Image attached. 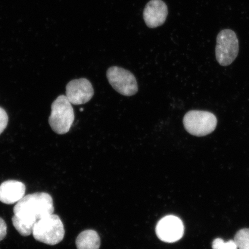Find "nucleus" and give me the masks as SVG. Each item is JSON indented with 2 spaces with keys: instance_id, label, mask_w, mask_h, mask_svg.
<instances>
[{
  "instance_id": "f03ea898",
  "label": "nucleus",
  "mask_w": 249,
  "mask_h": 249,
  "mask_svg": "<svg viewBox=\"0 0 249 249\" xmlns=\"http://www.w3.org/2000/svg\"><path fill=\"white\" fill-rule=\"evenodd\" d=\"M33 235L36 241L43 244L57 245L64 237L63 223L57 214H49L36 222L34 227Z\"/></svg>"
},
{
  "instance_id": "ddd939ff",
  "label": "nucleus",
  "mask_w": 249,
  "mask_h": 249,
  "mask_svg": "<svg viewBox=\"0 0 249 249\" xmlns=\"http://www.w3.org/2000/svg\"><path fill=\"white\" fill-rule=\"evenodd\" d=\"M213 249H237V245L234 241L225 242L222 239H214L213 243Z\"/></svg>"
},
{
  "instance_id": "2eb2a0df",
  "label": "nucleus",
  "mask_w": 249,
  "mask_h": 249,
  "mask_svg": "<svg viewBox=\"0 0 249 249\" xmlns=\"http://www.w3.org/2000/svg\"><path fill=\"white\" fill-rule=\"evenodd\" d=\"M7 233V226L5 221L0 217V241L5 238Z\"/></svg>"
},
{
  "instance_id": "9d476101",
  "label": "nucleus",
  "mask_w": 249,
  "mask_h": 249,
  "mask_svg": "<svg viewBox=\"0 0 249 249\" xmlns=\"http://www.w3.org/2000/svg\"><path fill=\"white\" fill-rule=\"evenodd\" d=\"M26 186L23 182L8 180L0 185V201L6 204L17 203L25 196Z\"/></svg>"
},
{
  "instance_id": "4468645a",
  "label": "nucleus",
  "mask_w": 249,
  "mask_h": 249,
  "mask_svg": "<svg viewBox=\"0 0 249 249\" xmlns=\"http://www.w3.org/2000/svg\"><path fill=\"white\" fill-rule=\"evenodd\" d=\"M8 123V116L4 109L0 107V135L4 132Z\"/></svg>"
},
{
  "instance_id": "0eeeda50",
  "label": "nucleus",
  "mask_w": 249,
  "mask_h": 249,
  "mask_svg": "<svg viewBox=\"0 0 249 249\" xmlns=\"http://www.w3.org/2000/svg\"><path fill=\"white\" fill-rule=\"evenodd\" d=\"M156 233L161 241L176 242L182 238L184 233V226L179 217L168 215L158 222L156 227Z\"/></svg>"
},
{
  "instance_id": "1a4fd4ad",
  "label": "nucleus",
  "mask_w": 249,
  "mask_h": 249,
  "mask_svg": "<svg viewBox=\"0 0 249 249\" xmlns=\"http://www.w3.org/2000/svg\"><path fill=\"white\" fill-rule=\"evenodd\" d=\"M167 15V7L163 1L151 0L146 5L143 17L147 26L154 29L164 24Z\"/></svg>"
},
{
  "instance_id": "f8f14e48",
  "label": "nucleus",
  "mask_w": 249,
  "mask_h": 249,
  "mask_svg": "<svg viewBox=\"0 0 249 249\" xmlns=\"http://www.w3.org/2000/svg\"><path fill=\"white\" fill-rule=\"evenodd\" d=\"M234 241L239 249H249V229L239 230L236 233Z\"/></svg>"
},
{
  "instance_id": "423d86ee",
  "label": "nucleus",
  "mask_w": 249,
  "mask_h": 249,
  "mask_svg": "<svg viewBox=\"0 0 249 249\" xmlns=\"http://www.w3.org/2000/svg\"><path fill=\"white\" fill-rule=\"evenodd\" d=\"M110 85L120 94L131 96L138 91L136 77L130 71L118 67L108 68L107 73Z\"/></svg>"
},
{
  "instance_id": "6e6552de",
  "label": "nucleus",
  "mask_w": 249,
  "mask_h": 249,
  "mask_svg": "<svg viewBox=\"0 0 249 249\" xmlns=\"http://www.w3.org/2000/svg\"><path fill=\"white\" fill-rule=\"evenodd\" d=\"M93 95L92 84L85 78L71 80L66 87V96L71 104H85L91 100Z\"/></svg>"
},
{
  "instance_id": "39448f33",
  "label": "nucleus",
  "mask_w": 249,
  "mask_h": 249,
  "mask_svg": "<svg viewBox=\"0 0 249 249\" xmlns=\"http://www.w3.org/2000/svg\"><path fill=\"white\" fill-rule=\"evenodd\" d=\"M239 40L234 31L225 29L220 31L216 38L215 54L220 65L226 67L232 63L237 57Z\"/></svg>"
},
{
  "instance_id": "20e7f679",
  "label": "nucleus",
  "mask_w": 249,
  "mask_h": 249,
  "mask_svg": "<svg viewBox=\"0 0 249 249\" xmlns=\"http://www.w3.org/2000/svg\"><path fill=\"white\" fill-rule=\"evenodd\" d=\"M183 123L186 131L191 135L202 137L214 131L217 120L216 116L209 111L191 110L185 115Z\"/></svg>"
},
{
  "instance_id": "f257e3e1",
  "label": "nucleus",
  "mask_w": 249,
  "mask_h": 249,
  "mask_svg": "<svg viewBox=\"0 0 249 249\" xmlns=\"http://www.w3.org/2000/svg\"><path fill=\"white\" fill-rule=\"evenodd\" d=\"M54 211L53 200L48 194L39 192L24 196L15 205L12 223L21 235L29 236L36 222Z\"/></svg>"
},
{
  "instance_id": "7ed1b4c3",
  "label": "nucleus",
  "mask_w": 249,
  "mask_h": 249,
  "mask_svg": "<svg viewBox=\"0 0 249 249\" xmlns=\"http://www.w3.org/2000/svg\"><path fill=\"white\" fill-rule=\"evenodd\" d=\"M74 120L71 103L66 96H59L52 105V113L49 118L50 126L56 133L64 135L70 131Z\"/></svg>"
},
{
  "instance_id": "9b49d317",
  "label": "nucleus",
  "mask_w": 249,
  "mask_h": 249,
  "mask_svg": "<svg viewBox=\"0 0 249 249\" xmlns=\"http://www.w3.org/2000/svg\"><path fill=\"white\" fill-rule=\"evenodd\" d=\"M76 244L77 249H99L101 239L94 230H86L77 236Z\"/></svg>"
}]
</instances>
